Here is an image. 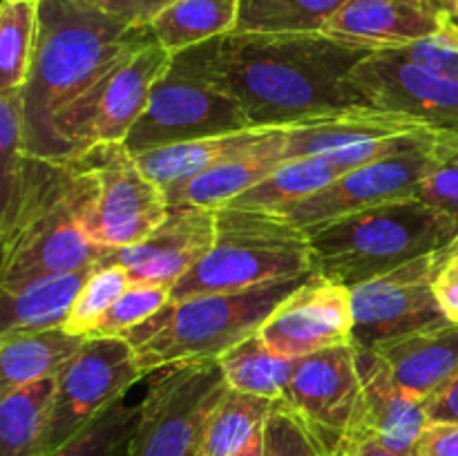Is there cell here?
<instances>
[{
	"label": "cell",
	"instance_id": "7402d4cb",
	"mask_svg": "<svg viewBox=\"0 0 458 456\" xmlns=\"http://www.w3.org/2000/svg\"><path fill=\"white\" fill-rule=\"evenodd\" d=\"M286 161V128H276L271 137L264 139L244 155L191 179L183 186L165 192L170 204H192L219 210L235 197L244 195L253 186L268 177Z\"/></svg>",
	"mask_w": 458,
	"mask_h": 456
},
{
	"label": "cell",
	"instance_id": "f546056e",
	"mask_svg": "<svg viewBox=\"0 0 458 456\" xmlns=\"http://www.w3.org/2000/svg\"><path fill=\"white\" fill-rule=\"evenodd\" d=\"M277 401L226 389L201 429L195 456H240Z\"/></svg>",
	"mask_w": 458,
	"mask_h": 456
},
{
	"label": "cell",
	"instance_id": "8992f818",
	"mask_svg": "<svg viewBox=\"0 0 458 456\" xmlns=\"http://www.w3.org/2000/svg\"><path fill=\"white\" fill-rule=\"evenodd\" d=\"M309 273H313V250L304 228L284 215L224 206L217 210L213 249L173 286L170 302L244 291Z\"/></svg>",
	"mask_w": 458,
	"mask_h": 456
},
{
	"label": "cell",
	"instance_id": "74e56055",
	"mask_svg": "<svg viewBox=\"0 0 458 456\" xmlns=\"http://www.w3.org/2000/svg\"><path fill=\"white\" fill-rule=\"evenodd\" d=\"M416 197L445 215L458 231V141L443 152L432 173L419 186Z\"/></svg>",
	"mask_w": 458,
	"mask_h": 456
},
{
	"label": "cell",
	"instance_id": "52a82bcc",
	"mask_svg": "<svg viewBox=\"0 0 458 456\" xmlns=\"http://www.w3.org/2000/svg\"><path fill=\"white\" fill-rule=\"evenodd\" d=\"M72 159L92 177L94 192L81 210V231L103 249L119 250L146 240L165 219L168 195L141 170L125 143L88 148Z\"/></svg>",
	"mask_w": 458,
	"mask_h": 456
},
{
	"label": "cell",
	"instance_id": "2e32d148",
	"mask_svg": "<svg viewBox=\"0 0 458 456\" xmlns=\"http://www.w3.org/2000/svg\"><path fill=\"white\" fill-rule=\"evenodd\" d=\"M217 210L170 204L164 222L139 244L110 250L101 264L128 268L132 284L174 286L208 255L215 244Z\"/></svg>",
	"mask_w": 458,
	"mask_h": 456
},
{
	"label": "cell",
	"instance_id": "836d02e7",
	"mask_svg": "<svg viewBox=\"0 0 458 456\" xmlns=\"http://www.w3.org/2000/svg\"><path fill=\"white\" fill-rule=\"evenodd\" d=\"M130 284L132 280H130L128 268L119 264H98L97 271L88 277L81 289L63 329L74 335H83V338L94 335L106 313L130 289Z\"/></svg>",
	"mask_w": 458,
	"mask_h": 456
},
{
	"label": "cell",
	"instance_id": "277c9868",
	"mask_svg": "<svg viewBox=\"0 0 458 456\" xmlns=\"http://www.w3.org/2000/svg\"><path fill=\"white\" fill-rule=\"evenodd\" d=\"M313 275L347 289L443 253L458 237L454 224L419 197L389 201L307 228Z\"/></svg>",
	"mask_w": 458,
	"mask_h": 456
},
{
	"label": "cell",
	"instance_id": "6da1fadb",
	"mask_svg": "<svg viewBox=\"0 0 458 456\" xmlns=\"http://www.w3.org/2000/svg\"><path fill=\"white\" fill-rule=\"evenodd\" d=\"M374 49L325 31L237 34L183 49L213 85L231 94L253 128H286L369 106L352 72ZM371 107V106H369Z\"/></svg>",
	"mask_w": 458,
	"mask_h": 456
},
{
	"label": "cell",
	"instance_id": "f35d334b",
	"mask_svg": "<svg viewBox=\"0 0 458 456\" xmlns=\"http://www.w3.org/2000/svg\"><path fill=\"white\" fill-rule=\"evenodd\" d=\"M132 27H150L174 0H85Z\"/></svg>",
	"mask_w": 458,
	"mask_h": 456
},
{
	"label": "cell",
	"instance_id": "e0dca14e",
	"mask_svg": "<svg viewBox=\"0 0 458 456\" xmlns=\"http://www.w3.org/2000/svg\"><path fill=\"white\" fill-rule=\"evenodd\" d=\"M352 289L311 275L271 313L259 335L277 353L298 360L322 349L352 344Z\"/></svg>",
	"mask_w": 458,
	"mask_h": 456
},
{
	"label": "cell",
	"instance_id": "7dc6e473",
	"mask_svg": "<svg viewBox=\"0 0 458 456\" xmlns=\"http://www.w3.org/2000/svg\"><path fill=\"white\" fill-rule=\"evenodd\" d=\"M447 250H458V237H456L454 241H452V246H450V249H447Z\"/></svg>",
	"mask_w": 458,
	"mask_h": 456
},
{
	"label": "cell",
	"instance_id": "ba28073f",
	"mask_svg": "<svg viewBox=\"0 0 458 456\" xmlns=\"http://www.w3.org/2000/svg\"><path fill=\"white\" fill-rule=\"evenodd\" d=\"M253 128L244 107L210 83L183 52L157 80L146 110L125 139L132 155Z\"/></svg>",
	"mask_w": 458,
	"mask_h": 456
},
{
	"label": "cell",
	"instance_id": "4fadbf2b",
	"mask_svg": "<svg viewBox=\"0 0 458 456\" xmlns=\"http://www.w3.org/2000/svg\"><path fill=\"white\" fill-rule=\"evenodd\" d=\"M456 141L458 130L438 148L387 156V159L349 170L329 186L322 188L320 192L300 201L282 215L291 219L295 226L307 231V228L320 226V224L358 213V210L374 208V206L389 204V201L410 199V197H416V190L438 164L443 152Z\"/></svg>",
	"mask_w": 458,
	"mask_h": 456
},
{
	"label": "cell",
	"instance_id": "ee69618b",
	"mask_svg": "<svg viewBox=\"0 0 458 456\" xmlns=\"http://www.w3.org/2000/svg\"><path fill=\"white\" fill-rule=\"evenodd\" d=\"M240 456H264V425L262 429H258V434L250 438V443L242 450Z\"/></svg>",
	"mask_w": 458,
	"mask_h": 456
},
{
	"label": "cell",
	"instance_id": "f6af8a7d",
	"mask_svg": "<svg viewBox=\"0 0 458 456\" xmlns=\"http://www.w3.org/2000/svg\"><path fill=\"white\" fill-rule=\"evenodd\" d=\"M438 4H441L443 9H445V12H450V9H454L456 4H458V0H437Z\"/></svg>",
	"mask_w": 458,
	"mask_h": 456
},
{
	"label": "cell",
	"instance_id": "4dcf8cb0",
	"mask_svg": "<svg viewBox=\"0 0 458 456\" xmlns=\"http://www.w3.org/2000/svg\"><path fill=\"white\" fill-rule=\"evenodd\" d=\"M347 0H240L237 34H313L325 31L327 22Z\"/></svg>",
	"mask_w": 458,
	"mask_h": 456
},
{
	"label": "cell",
	"instance_id": "d4e9b609",
	"mask_svg": "<svg viewBox=\"0 0 458 456\" xmlns=\"http://www.w3.org/2000/svg\"><path fill=\"white\" fill-rule=\"evenodd\" d=\"M85 340L63 326L0 338V393L36 380L56 378L74 360Z\"/></svg>",
	"mask_w": 458,
	"mask_h": 456
},
{
	"label": "cell",
	"instance_id": "7bdbcfd3",
	"mask_svg": "<svg viewBox=\"0 0 458 456\" xmlns=\"http://www.w3.org/2000/svg\"><path fill=\"white\" fill-rule=\"evenodd\" d=\"M327 456H405L374 438H343Z\"/></svg>",
	"mask_w": 458,
	"mask_h": 456
},
{
	"label": "cell",
	"instance_id": "bcb514c9",
	"mask_svg": "<svg viewBox=\"0 0 458 456\" xmlns=\"http://www.w3.org/2000/svg\"><path fill=\"white\" fill-rule=\"evenodd\" d=\"M447 18H450V21L458 27V4H456L454 9H450V12H447Z\"/></svg>",
	"mask_w": 458,
	"mask_h": 456
},
{
	"label": "cell",
	"instance_id": "8fae6325",
	"mask_svg": "<svg viewBox=\"0 0 458 456\" xmlns=\"http://www.w3.org/2000/svg\"><path fill=\"white\" fill-rule=\"evenodd\" d=\"M146 376L128 338L89 335L74 360L56 376L52 411L34 456H45L83 429L89 420L125 398Z\"/></svg>",
	"mask_w": 458,
	"mask_h": 456
},
{
	"label": "cell",
	"instance_id": "603a6c76",
	"mask_svg": "<svg viewBox=\"0 0 458 456\" xmlns=\"http://www.w3.org/2000/svg\"><path fill=\"white\" fill-rule=\"evenodd\" d=\"M273 130L276 128H249L219 137L195 139V141L141 152L134 155V159L157 186L164 188V192H170L191 179L244 155L246 150L271 137Z\"/></svg>",
	"mask_w": 458,
	"mask_h": 456
},
{
	"label": "cell",
	"instance_id": "484cf974",
	"mask_svg": "<svg viewBox=\"0 0 458 456\" xmlns=\"http://www.w3.org/2000/svg\"><path fill=\"white\" fill-rule=\"evenodd\" d=\"M340 170L329 156L313 155L300 159H286L280 168L273 170L264 182L235 197L228 208L258 210V213L282 215L300 201L320 192L340 177Z\"/></svg>",
	"mask_w": 458,
	"mask_h": 456
},
{
	"label": "cell",
	"instance_id": "d6a6232c",
	"mask_svg": "<svg viewBox=\"0 0 458 456\" xmlns=\"http://www.w3.org/2000/svg\"><path fill=\"white\" fill-rule=\"evenodd\" d=\"M137 418L139 405H128L125 398H119L45 456H128Z\"/></svg>",
	"mask_w": 458,
	"mask_h": 456
},
{
	"label": "cell",
	"instance_id": "f1b7e54d",
	"mask_svg": "<svg viewBox=\"0 0 458 456\" xmlns=\"http://www.w3.org/2000/svg\"><path fill=\"white\" fill-rule=\"evenodd\" d=\"M56 378L0 393V456H34L47 429Z\"/></svg>",
	"mask_w": 458,
	"mask_h": 456
},
{
	"label": "cell",
	"instance_id": "b9f144b4",
	"mask_svg": "<svg viewBox=\"0 0 458 456\" xmlns=\"http://www.w3.org/2000/svg\"><path fill=\"white\" fill-rule=\"evenodd\" d=\"M429 423H456L458 425V371L425 402Z\"/></svg>",
	"mask_w": 458,
	"mask_h": 456
},
{
	"label": "cell",
	"instance_id": "1f68e13d",
	"mask_svg": "<svg viewBox=\"0 0 458 456\" xmlns=\"http://www.w3.org/2000/svg\"><path fill=\"white\" fill-rule=\"evenodd\" d=\"M38 0H3L0 7V94L21 92L31 70Z\"/></svg>",
	"mask_w": 458,
	"mask_h": 456
},
{
	"label": "cell",
	"instance_id": "d590c367",
	"mask_svg": "<svg viewBox=\"0 0 458 456\" xmlns=\"http://www.w3.org/2000/svg\"><path fill=\"white\" fill-rule=\"evenodd\" d=\"M173 286L165 284H130V289L106 313L94 335H119L125 338L170 302Z\"/></svg>",
	"mask_w": 458,
	"mask_h": 456
},
{
	"label": "cell",
	"instance_id": "44dd1931",
	"mask_svg": "<svg viewBox=\"0 0 458 456\" xmlns=\"http://www.w3.org/2000/svg\"><path fill=\"white\" fill-rule=\"evenodd\" d=\"M416 128H425V123L369 106L349 107L320 119L286 125V159L329 155L343 148L410 132Z\"/></svg>",
	"mask_w": 458,
	"mask_h": 456
},
{
	"label": "cell",
	"instance_id": "7c38bea8",
	"mask_svg": "<svg viewBox=\"0 0 458 456\" xmlns=\"http://www.w3.org/2000/svg\"><path fill=\"white\" fill-rule=\"evenodd\" d=\"M441 253L425 255L405 266L352 289V347L374 349L387 340L447 325L434 295Z\"/></svg>",
	"mask_w": 458,
	"mask_h": 456
},
{
	"label": "cell",
	"instance_id": "cb8c5ba5",
	"mask_svg": "<svg viewBox=\"0 0 458 456\" xmlns=\"http://www.w3.org/2000/svg\"><path fill=\"white\" fill-rule=\"evenodd\" d=\"M98 264L61 275H49L27 284L16 293H3L0 338L36 331L61 329L79 298L81 289Z\"/></svg>",
	"mask_w": 458,
	"mask_h": 456
},
{
	"label": "cell",
	"instance_id": "9a60e30c",
	"mask_svg": "<svg viewBox=\"0 0 458 456\" xmlns=\"http://www.w3.org/2000/svg\"><path fill=\"white\" fill-rule=\"evenodd\" d=\"M282 401L311 425L329 454L352 427L360 401V376L352 344L298 358Z\"/></svg>",
	"mask_w": 458,
	"mask_h": 456
},
{
	"label": "cell",
	"instance_id": "8d00e7d4",
	"mask_svg": "<svg viewBox=\"0 0 458 456\" xmlns=\"http://www.w3.org/2000/svg\"><path fill=\"white\" fill-rule=\"evenodd\" d=\"M394 49L432 74L458 80V27L450 18L434 34Z\"/></svg>",
	"mask_w": 458,
	"mask_h": 456
},
{
	"label": "cell",
	"instance_id": "60d3db41",
	"mask_svg": "<svg viewBox=\"0 0 458 456\" xmlns=\"http://www.w3.org/2000/svg\"><path fill=\"white\" fill-rule=\"evenodd\" d=\"M419 456H458V425L429 423L420 436Z\"/></svg>",
	"mask_w": 458,
	"mask_h": 456
},
{
	"label": "cell",
	"instance_id": "83f0119b",
	"mask_svg": "<svg viewBox=\"0 0 458 456\" xmlns=\"http://www.w3.org/2000/svg\"><path fill=\"white\" fill-rule=\"evenodd\" d=\"M240 0H174L150 25L170 54L219 38L235 30Z\"/></svg>",
	"mask_w": 458,
	"mask_h": 456
},
{
	"label": "cell",
	"instance_id": "5bb4252c",
	"mask_svg": "<svg viewBox=\"0 0 458 456\" xmlns=\"http://www.w3.org/2000/svg\"><path fill=\"white\" fill-rule=\"evenodd\" d=\"M371 107L410 116L429 128L458 130V80L407 61L394 47L374 49L352 72Z\"/></svg>",
	"mask_w": 458,
	"mask_h": 456
},
{
	"label": "cell",
	"instance_id": "e575fe53",
	"mask_svg": "<svg viewBox=\"0 0 458 456\" xmlns=\"http://www.w3.org/2000/svg\"><path fill=\"white\" fill-rule=\"evenodd\" d=\"M264 456H327V447L298 411L277 401L264 420Z\"/></svg>",
	"mask_w": 458,
	"mask_h": 456
},
{
	"label": "cell",
	"instance_id": "9c48e42d",
	"mask_svg": "<svg viewBox=\"0 0 458 456\" xmlns=\"http://www.w3.org/2000/svg\"><path fill=\"white\" fill-rule=\"evenodd\" d=\"M173 54L152 40L128 54L97 83L54 119V130L67 155L74 156L103 143H123L146 110L157 80L170 67ZM67 156V159H70Z\"/></svg>",
	"mask_w": 458,
	"mask_h": 456
},
{
	"label": "cell",
	"instance_id": "ac0fdd59",
	"mask_svg": "<svg viewBox=\"0 0 458 456\" xmlns=\"http://www.w3.org/2000/svg\"><path fill=\"white\" fill-rule=\"evenodd\" d=\"M353 351L360 376V401L343 438H374L401 454L419 456L420 436L429 425L425 401L401 387L374 349L353 347Z\"/></svg>",
	"mask_w": 458,
	"mask_h": 456
},
{
	"label": "cell",
	"instance_id": "7a4b0ae2",
	"mask_svg": "<svg viewBox=\"0 0 458 456\" xmlns=\"http://www.w3.org/2000/svg\"><path fill=\"white\" fill-rule=\"evenodd\" d=\"M150 27H132L85 0H38L31 70L21 89L25 146L38 159H67L54 119L128 54L152 43Z\"/></svg>",
	"mask_w": 458,
	"mask_h": 456
},
{
	"label": "cell",
	"instance_id": "ab89813d",
	"mask_svg": "<svg viewBox=\"0 0 458 456\" xmlns=\"http://www.w3.org/2000/svg\"><path fill=\"white\" fill-rule=\"evenodd\" d=\"M434 295L443 316L458 325V250H443L434 275Z\"/></svg>",
	"mask_w": 458,
	"mask_h": 456
},
{
	"label": "cell",
	"instance_id": "d6986e66",
	"mask_svg": "<svg viewBox=\"0 0 458 456\" xmlns=\"http://www.w3.org/2000/svg\"><path fill=\"white\" fill-rule=\"evenodd\" d=\"M447 12L437 0H347L325 34L371 49L403 47L441 30Z\"/></svg>",
	"mask_w": 458,
	"mask_h": 456
},
{
	"label": "cell",
	"instance_id": "3957f363",
	"mask_svg": "<svg viewBox=\"0 0 458 456\" xmlns=\"http://www.w3.org/2000/svg\"><path fill=\"white\" fill-rule=\"evenodd\" d=\"M94 182L74 159L30 155L25 190L16 215L0 231V291L16 293L36 280L101 264L110 249L81 231V210Z\"/></svg>",
	"mask_w": 458,
	"mask_h": 456
},
{
	"label": "cell",
	"instance_id": "ffe728a7",
	"mask_svg": "<svg viewBox=\"0 0 458 456\" xmlns=\"http://www.w3.org/2000/svg\"><path fill=\"white\" fill-rule=\"evenodd\" d=\"M405 392L428 402L458 371V325L432 326L374 347Z\"/></svg>",
	"mask_w": 458,
	"mask_h": 456
},
{
	"label": "cell",
	"instance_id": "30bf717a",
	"mask_svg": "<svg viewBox=\"0 0 458 456\" xmlns=\"http://www.w3.org/2000/svg\"><path fill=\"white\" fill-rule=\"evenodd\" d=\"M139 402L128 456H195L206 418L228 384L217 358L164 367Z\"/></svg>",
	"mask_w": 458,
	"mask_h": 456
},
{
	"label": "cell",
	"instance_id": "5b68a950",
	"mask_svg": "<svg viewBox=\"0 0 458 456\" xmlns=\"http://www.w3.org/2000/svg\"><path fill=\"white\" fill-rule=\"evenodd\" d=\"M311 275L168 302L125 338L146 374L182 362L219 358L258 334L271 313Z\"/></svg>",
	"mask_w": 458,
	"mask_h": 456
},
{
	"label": "cell",
	"instance_id": "4316f807",
	"mask_svg": "<svg viewBox=\"0 0 458 456\" xmlns=\"http://www.w3.org/2000/svg\"><path fill=\"white\" fill-rule=\"evenodd\" d=\"M228 389L249 393V396L282 401L289 389L295 371L293 358L277 353L258 334L249 335L217 358Z\"/></svg>",
	"mask_w": 458,
	"mask_h": 456
}]
</instances>
